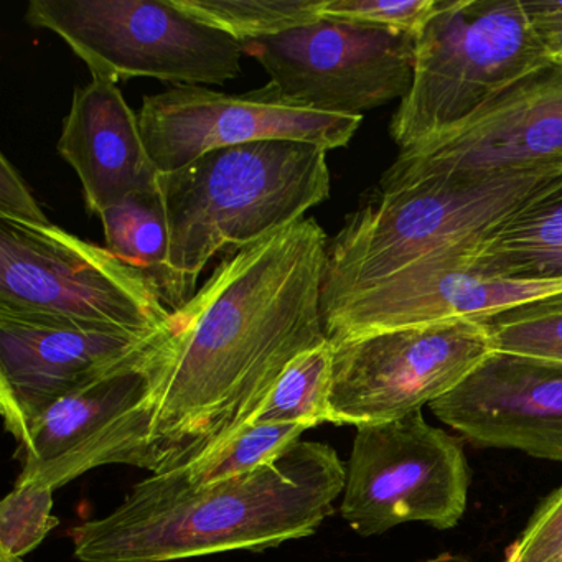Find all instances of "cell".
<instances>
[{
    "mask_svg": "<svg viewBox=\"0 0 562 562\" xmlns=\"http://www.w3.org/2000/svg\"><path fill=\"white\" fill-rule=\"evenodd\" d=\"M328 238L304 218L232 252L159 340L156 414L143 469H189L255 423L285 368L327 341L322 281Z\"/></svg>",
    "mask_w": 562,
    "mask_h": 562,
    "instance_id": "6da1fadb",
    "label": "cell"
},
{
    "mask_svg": "<svg viewBox=\"0 0 562 562\" xmlns=\"http://www.w3.org/2000/svg\"><path fill=\"white\" fill-rule=\"evenodd\" d=\"M347 465L334 447L299 440L276 462L193 485L179 472L136 483L103 518L71 529L80 562H172L265 551L315 535L344 495Z\"/></svg>",
    "mask_w": 562,
    "mask_h": 562,
    "instance_id": "7a4b0ae2",
    "label": "cell"
},
{
    "mask_svg": "<svg viewBox=\"0 0 562 562\" xmlns=\"http://www.w3.org/2000/svg\"><path fill=\"white\" fill-rule=\"evenodd\" d=\"M169 222L172 311L195 295L209 262L304 220L330 196L327 150L294 140H262L213 150L160 173Z\"/></svg>",
    "mask_w": 562,
    "mask_h": 562,
    "instance_id": "3957f363",
    "label": "cell"
},
{
    "mask_svg": "<svg viewBox=\"0 0 562 562\" xmlns=\"http://www.w3.org/2000/svg\"><path fill=\"white\" fill-rule=\"evenodd\" d=\"M559 177L541 170L376 186L328 239L322 312L420 262L470 255Z\"/></svg>",
    "mask_w": 562,
    "mask_h": 562,
    "instance_id": "277c9868",
    "label": "cell"
},
{
    "mask_svg": "<svg viewBox=\"0 0 562 562\" xmlns=\"http://www.w3.org/2000/svg\"><path fill=\"white\" fill-rule=\"evenodd\" d=\"M548 61L521 0H442L416 38L391 137L404 150L439 136Z\"/></svg>",
    "mask_w": 562,
    "mask_h": 562,
    "instance_id": "5b68a950",
    "label": "cell"
},
{
    "mask_svg": "<svg viewBox=\"0 0 562 562\" xmlns=\"http://www.w3.org/2000/svg\"><path fill=\"white\" fill-rule=\"evenodd\" d=\"M31 27L54 32L91 75L202 87L241 75L243 45L170 0H32Z\"/></svg>",
    "mask_w": 562,
    "mask_h": 562,
    "instance_id": "8992f818",
    "label": "cell"
},
{
    "mask_svg": "<svg viewBox=\"0 0 562 562\" xmlns=\"http://www.w3.org/2000/svg\"><path fill=\"white\" fill-rule=\"evenodd\" d=\"M0 311L153 335L170 314L146 276L60 226L0 222Z\"/></svg>",
    "mask_w": 562,
    "mask_h": 562,
    "instance_id": "52a82bcc",
    "label": "cell"
},
{
    "mask_svg": "<svg viewBox=\"0 0 562 562\" xmlns=\"http://www.w3.org/2000/svg\"><path fill=\"white\" fill-rule=\"evenodd\" d=\"M469 490L462 442L417 411L357 427L340 512L363 538L406 522L443 531L465 515Z\"/></svg>",
    "mask_w": 562,
    "mask_h": 562,
    "instance_id": "ba28073f",
    "label": "cell"
},
{
    "mask_svg": "<svg viewBox=\"0 0 562 562\" xmlns=\"http://www.w3.org/2000/svg\"><path fill=\"white\" fill-rule=\"evenodd\" d=\"M495 351L475 318L378 331L334 345L330 423L360 427L417 413Z\"/></svg>",
    "mask_w": 562,
    "mask_h": 562,
    "instance_id": "9c48e42d",
    "label": "cell"
},
{
    "mask_svg": "<svg viewBox=\"0 0 562 562\" xmlns=\"http://www.w3.org/2000/svg\"><path fill=\"white\" fill-rule=\"evenodd\" d=\"M284 97L322 113L363 116L413 87L416 37L348 19L321 18L243 44Z\"/></svg>",
    "mask_w": 562,
    "mask_h": 562,
    "instance_id": "30bf717a",
    "label": "cell"
},
{
    "mask_svg": "<svg viewBox=\"0 0 562 562\" xmlns=\"http://www.w3.org/2000/svg\"><path fill=\"white\" fill-rule=\"evenodd\" d=\"M541 170H562V65L552 61L490 98L459 126L401 150L378 187Z\"/></svg>",
    "mask_w": 562,
    "mask_h": 562,
    "instance_id": "8fae6325",
    "label": "cell"
},
{
    "mask_svg": "<svg viewBox=\"0 0 562 562\" xmlns=\"http://www.w3.org/2000/svg\"><path fill=\"white\" fill-rule=\"evenodd\" d=\"M160 335L139 357L47 407L21 443L19 483L57 490L111 463L143 469L162 371Z\"/></svg>",
    "mask_w": 562,
    "mask_h": 562,
    "instance_id": "7c38bea8",
    "label": "cell"
},
{
    "mask_svg": "<svg viewBox=\"0 0 562 562\" xmlns=\"http://www.w3.org/2000/svg\"><path fill=\"white\" fill-rule=\"evenodd\" d=\"M137 116L160 173L182 169L213 150L262 140L314 144L328 153L347 146L363 120L308 110L271 81L243 94L172 87L144 98Z\"/></svg>",
    "mask_w": 562,
    "mask_h": 562,
    "instance_id": "4fadbf2b",
    "label": "cell"
},
{
    "mask_svg": "<svg viewBox=\"0 0 562 562\" xmlns=\"http://www.w3.org/2000/svg\"><path fill=\"white\" fill-rule=\"evenodd\" d=\"M162 330L134 334L0 311V409L5 430L24 442L55 401L139 357Z\"/></svg>",
    "mask_w": 562,
    "mask_h": 562,
    "instance_id": "5bb4252c",
    "label": "cell"
},
{
    "mask_svg": "<svg viewBox=\"0 0 562 562\" xmlns=\"http://www.w3.org/2000/svg\"><path fill=\"white\" fill-rule=\"evenodd\" d=\"M558 292L562 282L505 281L480 274L462 255L420 262L322 314L327 340L338 345L393 328L480 321Z\"/></svg>",
    "mask_w": 562,
    "mask_h": 562,
    "instance_id": "9a60e30c",
    "label": "cell"
},
{
    "mask_svg": "<svg viewBox=\"0 0 562 562\" xmlns=\"http://www.w3.org/2000/svg\"><path fill=\"white\" fill-rule=\"evenodd\" d=\"M429 407L475 446L562 462L561 361L493 351Z\"/></svg>",
    "mask_w": 562,
    "mask_h": 562,
    "instance_id": "2e32d148",
    "label": "cell"
},
{
    "mask_svg": "<svg viewBox=\"0 0 562 562\" xmlns=\"http://www.w3.org/2000/svg\"><path fill=\"white\" fill-rule=\"evenodd\" d=\"M83 186L88 212L104 210L140 192L159 189L156 164L136 116L117 83L91 75L77 88L57 146Z\"/></svg>",
    "mask_w": 562,
    "mask_h": 562,
    "instance_id": "e0dca14e",
    "label": "cell"
},
{
    "mask_svg": "<svg viewBox=\"0 0 562 562\" xmlns=\"http://www.w3.org/2000/svg\"><path fill=\"white\" fill-rule=\"evenodd\" d=\"M467 262L505 281L562 282V177L509 216Z\"/></svg>",
    "mask_w": 562,
    "mask_h": 562,
    "instance_id": "ac0fdd59",
    "label": "cell"
},
{
    "mask_svg": "<svg viewBox=\"0 0 562 562\" xmlns=\"http://www.w3.org/2000/svg\"><path fill=\"white\" fill-rule=\"evenodd\" d=\"M100 218L106 248L143 272L164 301L169 285L170 236L160 189L134 193L104 210Z\"/></svg>",
    "mask_w": 562,
    "mask_h": 562,
    "instance_id": "d6986e66",
    "label": "cell"
},
{
    "mask_svg": "<svg viewBox=\"0 0 562 562\" xmlns=\"http://www.w3.org/2000/svg\"><path fill=\"white\" fill-rule=\"evenodd\" d=\"M179 11L238 41H261L321 19L324 0H170Z\"/></svg>",
    "mask_w": 562,
    "mask_h": 562,
    "instance_id": "ffe728a7",
    "label": "cell"
},
{
    "mask_svg": "<svg viewBox=\"0 0 562 562\" xmlns=\"http://www.w3.org/2000/svg\"><path fill=\"white\" fill-rule=\"evenodd\" d=\"M331 371L330 341L299 355L285 368L252 424L302 423L314 429L330 423Z\"/></svg>",
    "mask_w": 562,
    "mask_h": 562,
    "instance_id": "44dd1931",
    "label": "cell"
},
{
    "mask_svg": "<svg viewBox=\"0 0 562 562\" xmlns=\"http://www.w3.org/2000/svg\"><path fill=\"white\" fill-rule=\"evenodd\" d=\"M502 353L562 363V292L480 318Z\"/></svg>",
    "mask_w": 562,
    "mask_h": 562,
    "instance_id": "7402d4cb",
    "label": "cell"
},
{
    "mask_svg": "<svg viewBox=\"0 0 562 562\" xmlns=\"http://www.w3.org/2000/svg\"><path fill=\"white\" fill-rule=\"evenodd\" d=\"M308 429L312 427L302 423L252 424L212 459L173 472L193 485L248 475L276 462Z\"/></svg>",
    "mask_w": 562,
    "mask_h": 562,
    "instance_id": "603a6c76",
    "label": "cell"
},
{
    "mask_svg": "<svg viewBox=\"0 0 562 562\" xmlns=\"http://www.w3.org/2000/svg\"><path fill=\"white\" fill-rule=\"evenodd\" d=\"M54 488L37 483H15L0 503V552L24 558L37 549L58 526L54 516Z\"/></svg>",
    "mask_w": 562,
    "mask_h": 562,
    "instance_id": "cb8c5ba5",
    "label": "cell"
},
{
    "mask_svg": "<svg viewBox=\"0 0 562 562\" xmlns=\"http://www.w3.org/2000/svg\"><path fill=\"white\" fill-rule=\"evenodd\" d=\"M439 0H324L322 18L348 19L419 37Z\"/></svg>",
    "mask_w": 562,
    "mask_h": 562,
    "instance_id": "d4e9b609",
    "label": "cell"
},
{
    "mask_svg": "<svg viewBox=\"0 0 562 562\" xmlns=\"http://www.w3.org/2000/svg\"><path fill=\"white\" fill-rule=\"evenodd\" d=\"M503 562H562V486L538 506Z\"/></svg>",
    "mask_w": 562,
    "mask_h": 562,
    "instance_id": "484cf974",
    "label": "cell"
},
{
    "mask_svg": "<svg viewBox=\"0 0 562 562\" xmlns=\"http://www.w3.org/2000/svg\"><path fill=\"white\" fill-rule=\"evenodd\" d=\"M0 222L47 225L44 210L5 154L0 157Z\"/></svg>",
    "mask_w": 562,
    "mask_h": 562,
    "instance_id": "4316f807",
    "label": "cell"
},
{
    "mask_svg": "<svg viewBox=\"0 0 562 562\" xmlns=\"http://www.w3.org/2000/svg\"><path fill=\"white\" fill-rule=\"evenodd\" d=\"M531 27L548 60L562 65V22L531 25Z\"/></svg>",
    "mask_w": 562,
    "mask_h": 562,
    "instance_id": "83f0119b",
    "label": "cell"
},
{
    "mask_svg": "<svg viewBox=\"0 0 562 562\" xmlns=\"http://www.w3.org/2000/svg\"><path fill=\"white\" fill-rule=\"evenodd\" d=\"M424 562H475L473 559L467 558L462 554H452V552H446V554L436 555V558L427 559Z\"/></svg>",
    "mask_w": 562,
    "mask_h": 562,
    "instance_id": "f1b7e54d",
    "label": "cell"
},
{
    "mask_svg": "<svg viewBox=\"0 0 562 562\" xmlns=\"http://www.w3.org/2000/svg\"><path fill=\"white\" fill-rule=\"evenodd\" d=\"M0 562H25L22 558L8 554V552H0Z\"/></svg>",
    "mask_w": 562,
    "mask_h": 562,
    "instance_id": "f546056e",
    "label": "cell"
}]
</instances>
